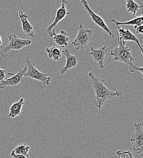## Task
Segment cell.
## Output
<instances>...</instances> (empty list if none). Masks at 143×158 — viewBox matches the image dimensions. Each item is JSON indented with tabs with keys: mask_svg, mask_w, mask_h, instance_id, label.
<instances>
[{
	"mask_svg": "<svg viewBox=\"0 0 143 158\" xmlns=\"http://www.w3.org/2000/svg\"><path fill=\"white\" fill-rule=\"evenodd\" d=\"M119 46L110 51V55L113 56L115 61L124 63L128 66L133 63V56L130 52V49L124 44L121 39L118 37Z\"/></svg>",
	"mask_w": 143,
	"mask_h": 158,
	"instance_id": "4",
	"label": "cell"
},
{
	"mask_svg": "<svg viewBox=\"0 0 143 158\" xmlns=\"http://www.w3.org/2000/svg\"><path fill=\"white\" fill-rule=\"evenodd\" d=\"M88 76L91 83L95 94V105L98 109H101L103 103L108 99L113 98H120L121 93L118 91H112L107 88L103 80H99L92 72L88 73Z\"/></svg>",
	"mask_w": 143,
	"mask_h": 158,
	"instance_id": "1",
	"label": "cell"
},
{
	"mask_svg": "<svg viewBox=\"0 0 143 158\" xmlns=\"http://www.w3.org/2000/svg\"><path fill=\"white\" fill-rule=\"evenodd\" d=\"M10 156L12 157V158H29V157H26L25 156H23V155H16L12 152L11 153V155Z\"/></svg>",
	"mask_w": 143,
	"mask_h": 158,
	"instance_id": "23",
	"label": "cell"
},
{
	"mask_svg": "<svg viewBox=\"0 0 143 158\" xmlns=\"http://www.w3.org/2000/svg\"><path fill=\"white\" fill-rule=\"evenodd\" d=\"M30 55L31 53L29 52L27 56L25 57L27 70L24 74V77H27L40 81L42 84L44 85H49L50 82L51 81V77H49L48 75L42 73L37 69V68L35 67L34 63L30 59Z\"/></svg>",
	"mask_w": 143,
	"mask_h": 158,
	"instance_id": "5",
	"label": "cell"
},
{
	"mask_svg": "<svg viewBox=\"0 0 143 158\" xmlns=\"http://www.w3.org/2000/svg\"><path fill=\"white\" fill-rule=\"evenodd\" d=\"M46 51L49 59H53L54 61H58L62 56L61 51L58 48L53 46L51 48H46Z\"/></svg>",
	"mask_w": 143,
	"mask_h": 158,
	"instance_id": "17",
	"label": "cell"
},
{
	"mask_svg": "<svg viewBox=\"0 0 143 158\" xmlns=\"http://www.w3.org/2000/svg\"><path fill=\"white\" fill-rule=\"evenodd\" d=\"M141 123H134L135 131L132 135L130 142L133 144L132 149L137 153L140 154L143 150V131L141 129Z\"/></svg>",
	"mask_w": 143,
	"mask_h": 158,
	"instance_id": "8",
	"label": "cell"
},
{
	"mask_svg": "<svg viewBox=\"0 0 143 158\" xmlns=\"http://www.w3.org/2000/svg\"><path fill=\"white\" fill-rule=\"evenodd\" d=\"M18 14H19V18L20 20L21 23L22 31L24 33L23 37H34V29L27 20L28 15L21 10H20Z\"/></svg>",
	"mask_w": 143,
	"mask_h": 158,
	"instance_id": "12",
	"label": "cell"
},
{
	"mask_svg": "<svg viewBox=\"0 0 143 158\" xmlns=\"http://www.w3.org/2000/svg\"><path fill=\"white\" fill-rule=\"evenodd\" d=\"M27 66L26 64L23 69H20L19 72L15 74L8 73L7 75L12 76L10 78H6L5 80L0 81V89H4L8 86H14L21 83L23 81L24 74L26 72Z\"/></svg>",
	"mask_w": 143,
	"mask_h": 158,
	"instance_id": "9",
	"label": "cell"
},
{
	"mask_svg": "<svg viewBox=\"0 0 143 158\" xmlns=\"http://www.w3.org/2000/svg\"><path fill=\"white\" fill-rule=\"evenodd\" d=\"M110 21L113 23H114L116 25L120 26V25H130V26H133L135 28V29L140 26H143V15H141L133 20H130L126 22H119L117 21L114 19H111Z\"/></svg>",
	"mask_w": 143,
	"mask_h": 158,
	"instance_id": "16",
	"label": "cell"
},
{
	"mask_svg": "<svg viewBox=\"0 0 143 158\" xmlns=\"http://www.w3.org/2000/svg\"><path fill=\"white\" fill-rule=\"evenodd\" d=\"M93 33L94 32L92 29L83 27L82 24H80L77 35L71 43L72 46L76 50H84L91 41Z\"/></svg>",
	"mask_w": 143,
	"mask_h": 158,
	"instance_id": "3",
	"label": "cell"
},
{
	"mask_svg": "<svg viewBox=\"0 0 143 158\" xmlns=\"http://www.w3.org/2000/svg\"><path fill=\"white\" fill-rule=\"evenodd\" d=\"M23 105H24L23 98H21L19 101L15 102L13 104H12L9 110L8 117L11 118H15L19 116L20 114Z\"/></svg>",
	"mask_w": 143,
	"mask_h": 158,
	"instance_id": "14",
	"label": "cell"
},
{
	"mask_svg": "<svg viewBox=\"0 0 143 158\" xmlns=\"http://www.w3.org/2000/svg\"><path fill=\"white\" fill-rule=\"evenodd\" d=\"M29 149V146L27 145L26 144L20 143L15 147V148L13 150V151H12V152L16 155H21L26 157H29L27 154Z\"/></svg>",
	"mask_w": 143,
	"mask_h": 158,
	"instance_id": "19",
	"label": "cell"
},
{
	"mask_svg": "<svg viewBox=\"0 0 143 158\" xmlns=\"http://www.w3.org/2000/svg\"><path fill=\"white\" fill-rule=\"evenodd\" d=\"M136 33L138 34H143V26H140L137 27L135 29Z\"/></svg>",
	"mask_w": 143,
	"mask_h": 158,
	"instance_id": "24",
	"label": "cell"
},
{
	"mask_svg": "<svg viewBox=\"0 0 143 158\" xmlns=\"http://www.w3.org/2000/svg\"><path fill=\"white\" fill-rule=\"evenodd\" d=\"M9 43L6 46L0 48V55L4 59H6L8 56V52L10 51H18L21 49L29 46L31 44V41L29 40L23 39L12 34L8 35Z\"/></svg>",
	"mask_w": 143,
	"mask_h": 158,
	"instance_id": "2",
	"label": "cell"
},
{
	"mask_svg": "<svg viewBox=\"0 0 143 158\" xmlns=\"http://www.w3.org/2000/svg\"><path fill=\"white\" fill-rule=\"evenodd\" d=\"M62 54L65 55L66 57V63L65 65L59 69V71L61 74H65L69 69L76 66L78 64V60L76 56L71 54L69 51L67 49H65L61 51Z\"/></svg>",
	"mask_w": 143,
	"mask_h": 158,
	"instance_id": "13",
	"label": "cell"
},
{
	"mask_svg": "<svg viewBox=\"0 0 143 158\" xmlns=\"http://www.w3.org/2000/svg\"><path fill=\"white\" fill-rule=\"evenodd\" d=\"M128 69H129V71H130V73H135V71H140V73H141L142 75H143V67L139 68V67L137 66L136 65H135L133 63H132L131 64L129 65V68H128Z\"/></svg>",
	"mask_w": 143,
	"mask_h": 158,
	"instance_id": "21",
	"label": "cell"
},
{
	"mask_svg": "<svg viewBox=\"0 0 143 158\" xmlns=\"http://www.w3.org/2000/svg\"><path fill=\"white\" fill-rule=\"evenodd\" d=\"M116 153L120 158H135L130 151L118 150Z\"/></svg>",
	"mask_w": 143,
	"mask_h": 158,
	"instance_id": "20",
	"label": "cell"
},
{
	"mask_svg": "<svg viewBox=\"0 0 143 158\" xmlns=\"http://www.w3.org/2000/svg\"><path fill=\"white\" fill-rule=\"evenodd\" d=\"M7 71L4 69L0 68V81L6 79V74H7Z\"/></svg>",
	"mask_w": 143,
	"mask_h": 158,
	"instance_id": "22",
	"label": "cell"
},
{
	"mask_svg": "<svg viewBox=\"0 0 143 158\" xmlns=\"http://www.w3.org/2000/svg\"><path fill=\"white\" fill-rule=\"evenodd\" d=\"M118 29V37L121 39L122 43L124 44L125 45V42L127 41H132L135 42L138 46H139L141 54H143V48L140 44V43L138 38L133 34L128 29L126 28H121L120 26L116 25Z\"/></svg>",
	"mask_w": 143,
	"mask_h": 158,
	"instance_id": "11",
	"label": "cell"
},
{
	"mask_svg": "<svg viewBox=\"0 0 143 158\" xmlns=\"http://www.w3.org/2000/svg\"><path fill=\"white\" fill-rule=\"evenodd\" d=\"M53 40L54 42L62 48H66L68 46L69 42V37L67 33L63 31H61L59 34H55L54 35Z\"/></svg>",
	"mask_w": 143,
	"mask_h": 158,
	"instance_id": "15",
	"label": "cell"
},
{
	"mask_svg": "<svg viewBox=\"0 0 143 158\" xmlns=\"http://www.w3.org/2000/svg\"><path fill=\"white\" fill-rule=\"evenodd\" d=\"M90 55L93 58L94 61L97 63L100 69L104 68V61L107 56V51L105 46H103L99 49H95L93 46L90 48Z\"/></svg>",
	"mask_w": 143,
	"mask_h": 158,
	"instance_id": "10",
	"label": "cell"
},
{
	"mask_svg": "<svg viewBox=\"0 0 143 158\" xmlns=\"http://www.w3.org/2000/svg\"><path fill=\"white\" fill-rule=\"evenodd\" d=\"M68 3H69L68 1H61V6L57 9V11L56 13V17L53 19V23L46 27V32L48 33L49 37H53L54 35L56 34L55 29L57 24L63 19H65L67 15H69L71 14V12H67L66 6Z\"/></svg>",
	"mask_w": 143,
	"mask_h": 158,
	"instance_id": "6",
	"label": "cell"
},
{
	"mask_svg": "<svg viewBox=\"0 0 143 158\" xmlns=\"http://www.w3.org/2000/svg\"><path fill=\"white\" fill-rule=\"evenodd\" d=\"M81 4L83 5V6L84 7V8L86 10V11L87 12L88 15L90 16V17L91 18V19L93 21V22L94 23L95 25H96V26L102 28L103 30H104L105 32H107L110 38H111V39L115 38V35H113L112 34V32H111V31L109 29V28L107 26V24H106L104 20L102 18H101L99 15H98L96 14H95L91 9V8L88 6V2L87 1H83V0L81 1Z\"/></svg>",
	"mask_w": 143,
	"mask_h": 158,
	"instance_id": "7",
	"label": "cell"
},
{
	"mask_svg": "<svg viewBox=\"0 0 143 158\" xmlns=\"http://www.w3.org/2000/svg\"><path fill=\"white\" fill-rule=\"evenodd\" d=\"M2 46V39H1V37L0 36V48Z\"/></svg>",
	"mask_w": 143,
	"mask_h": 158,
	"instance_id": "25",
	"label": "cell"
},
{
	"mask_svg": "<svg viewBox=\"0 0 143 158\" xmlns=\"http://www.w3.org/2000/svg\"><path fill=\"white\" fill-rule=\"evenodd\" d=\"M126 2V9L127 11L132 13L133 17L136 16L137 12H138L141 8H143V3L141 5H138L132 0H127Z\"/></svg>",
	"mask_w": 143,
	"mask_h": 158,
	"instance_id": "18",
	"label": "cell"
}]
</instances>
